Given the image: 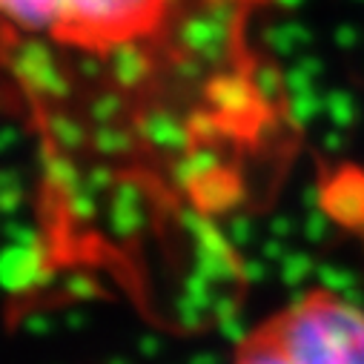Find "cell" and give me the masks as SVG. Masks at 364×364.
<instances>
[{
  "label": "cell",
  "mask_w": 364,
  "mask_h": 364,
  "mask_svg": "<svg viewBox=\"0 0 364 364\" xmlns=\"http://www.w3.org/2000/svg\"><path fill=\"white\" fill-rule=\"evenodd\" d=\"M272 0H0L6 66L43 112L221 127L269 107Z\"/></svg>",
  "instance_id": "1"
},
{
  "label": "cell",
  "mask_w": 364,
  "mask_h": 364,
  "mask_svg": "<svg viewBox=\"0 0 364 364\" xmlns=\"http://www.w3.org/2000/svg\"><path fill=\"white\" fill-rule=\"evenodd\" d=\"M299 364H364V307L307 290L261 321Z\"/></svg>",
  "instance_id": "2"
},
{
  "label": "cell",
  "mask_w": 364,
  "mask_h": 364,
  "mask_svg": "<svg viewBox=\"0 0 364 364\" xmlns=\"http://www.w3.org/2000/svg\"><path fill=\"white\" fill-rule=\"evenodd\" d=\"M230 364H299L264 324H255L238 344L232 353Z\"/></svg>",
  "instance_id": "3"
}]
</instances>
